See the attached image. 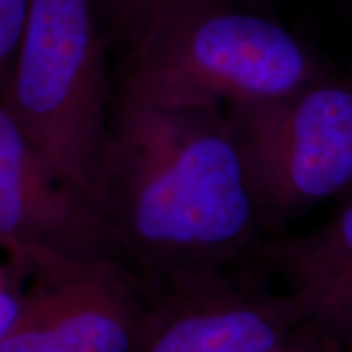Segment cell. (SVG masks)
<instances>
[{"label": "cell", "instance_id": "1", "mask_svg": "<svg viewBox=\"0 0 352 352\" xmlns=\"http://www.w3.org/2000/svg\"><path fill=\"white\" fill-rule=\"evenodd\" d=\"M95 215L101 250L152 300L227 274L263 230L223 108L162 109L122 96Z\"/></svg>", "mask_w": 352, "mask_h": 352}, {"label": "cell", "instance_id": "11", "mask_svg": "<svg viewBox=\"0 0 352 352\" xmlns=\"http://www.w3.org/2000/svg\"><path fill=\"white\" fill-rule=\"evenodd\" d=\"M28 10L30 0H0V95L10 76Z\"/></svg>", "mask_w": 352, "mask_h": 352}, {"label": "cell", "instance_id": "8", "mask_svg": "<svg viewBox=\"0 0 352 352\" xmlns=\"http://www.w3.org/2000/svg\"><path fill=\"white\" fill-rule=\"evenodd\" d=\"M254 252L280 277L302 323L352 344V195L320 227L259 241Z\"/></svg>", "mask_w": 352, "mask_h": 352}, {"label": "cell", "instance_id": "7", "mask_svg": "<svg viewBox=\"0 0 352 352\" xmlns=\"http://www.w3.org/2000/svg\"><path fill=\"white\" fill-rule=\"evenodd\" d=\"M101 252L95 210L57 178L0 101V250Z\"/></svg>", "mask_w": 352, "mask_h": 352}, {"label": "cell", "instance_id": "4", "mask_svg": "<svg viewBox=\"0 0 352 352\" xmlns=\"http://www.w3.org/2000/svg\"><path fill=\"white\" fill-rule=\"evenodd\" d=\"M223 114L261 228L352 192V82L323 74L298 90Z\"/></svg>", "mask_w": 352, "mask_h": 352}, {"label": "cell", "instance_id": "12", "mask_svg": "<svg viewBox=\"0 0 352 352\" xmlns=\"http://www.w3.org/2000/svg\"><path fill=\"white\" fill-rule=\"evenodd\" d=\"M263 352H349L336 338L320 331L307 323H300L287 338L271 349Z\"/></svg>", "mask_w": 352, "mask_h": 352}, {"label": "cell", "instance_id": "6", "mask_svg": "<svg viewBox=\"0 0 352 352\" xmlns=\"http://www.w3.org/2000/svg\"><path fill=\"white\" fill-rule=\"evenodd\" d=\"M300 323L287 294L223 274L152 300L138 352H263Z\"/></svg>", "mask_w": 352, "mask_h": 352}, {"label": "cell", "instance_id": "10", "mask_svg": "<svg viewBox=\"0 0 352 352\" xmlns=\"http://www.w3.org/2000/svg\"><path fill=\"white\" fill-rule=\"evenodd\" d=\"M26 284V250H0V342L15 327Z\"/></svg>", "mask_w": 352, "mask_h": 352}, {"label": "cell", "instance_id": "14", "mask_svg": "<svg viewBox=\"0 0 352 352\" xmlns=\"http://www.w3.org/2000/svg\"><path fill=\"white\" fill-rule=\"evenodd\" d=\"M349 195H352V192H349Z\"/></svg>", "mask_w": 352, "mask_h": 352}, {"label": "cell", "instance_id": "13", "mask_svg": "<svg viewBox=\"0 0 352 352\" xmlns=\"http://www.w3.org/2000/svg\"><path fill=\"white\" fill-rule=\"evenodd\" d=\"M347 351L352 352V344H351V346H347Z\"/></svg>", "mask_w": 352, "mask_h": 352}, {"label": "cell", "instance_id": "5", "mask_svg": "<svg viewBox=\"0 0 352 352\" xmlns=\"http://www.w3.org/2000/svg\"><path fill=\"white\" fill-rule=\"evenodd\" d=\"M152 298L108 253L26 250V284L0 352H138Z\"/></svg>", "mask_w": 352, "mask_h": 352}, {"label": "cell", "instance_id": "3", "mask_svg": "<svg viewBox=\"0 0 352 352\" xmlns=\"http://www.w3.org/2000/svg\"><path fill=\"white\" fill-rule=\"evenodd\" d=\"M109 47L94 0H30L0 95L57 178L94 210L111 134Z\"/></svg>", "mask_w": 352, "mask_h": 352}, {"label": "cell", "instance_id": "9", "mask_svg": "<svg viewBox=\"0 0 352 352\" xmlns=\"http://www.w3.org/2000/svg\"><path fill=\"white\" fill-rule=\"evenodd\" d=\"M173 2L178 0H94L109 46L118 47L122 54L139 41L157 13ZM215 2L233 3V6L261 12L258 8V0H215Z\"/></svg>", "mask_w": 352, "mask_h": 352}, {"label": "cell", "instance_id": "2", "mask_svg": "<svg viewBox=\"0 0 352 352\" xmlns=\"http://www.w3.org/2000/svg\"><path fill=\"white\" fill-rule=\"evenodd\" d=\"M122 59L120 96L162 109L277 98L328 72L263 12L215 0L168 3Z\"/></svg>", "mask_w": 352, "mask_h": 352}]
</instances>
